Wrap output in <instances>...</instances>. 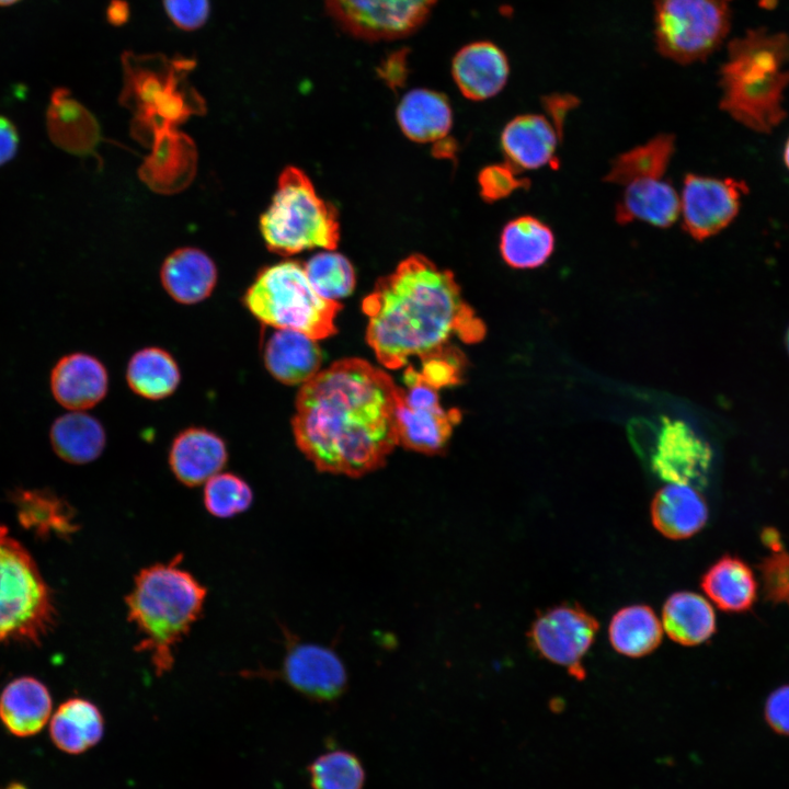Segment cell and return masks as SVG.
Wrapping results in <instances>:
<instances>
[{
    "label": "cell",
    "instance_id": "cell-1",
    "mask_svg": "<svg viewBox=\"0 0 789 789\" xmlns=\"http://www.w3.org/2000/svg\"><path fill=\"white\" fill-rule=\"evenodd\" d=\"M398 386L361 358L340 359L305 382L291 420L298 448L319 471L359 477L399 445Z\"/></svg>",
    "mask_w": 789,
    "mask_h": 789
},
{
    "label": "cell",
    "instance_id": "cell-2",
    "mask_svg": "<svg viewBox=\"0 0 789 789\" xmlns=\"http://www.w3.org/2000/svg\"><path fill=\"white\" fill-rule=\"evenodd\" d=\"M367 343L387 368L412 356L422 362L453 350L454 338L480 342L485 325L466 302L454 274L421 254L401 261L379 278L362 304Z\"/></svg>",
    "mask_w": 789,
    "mask_h": 789
},
{
    "label": "cell",
    "instance_id": "cell-3",
    "mask_svg": "<svg viewBox=\"0 0 789 789\" xmlns=\"http://www.w3.org/2000/svg\"><path fill=\"white\" fill-rule=\"evenodd\" d=\"M183 556L142 568L125 597L128 620L140 638L136 650L149 656L158 676L170 672L175 649L204 609L207 588L180 564Z\"/></svg>",
    "mask_w": 789,
    "mask_h": 789
},
{
    "label": "cell",
    "instance_id": "cell-4",
    "mask_svg": "<svg viewBox=\"0 0 789 789\" xmlns=\"http://www.w3.org/2000/svg\"><path fill=\"white\" fill-rule=\"evenodd\" d=\"M720 69V107L734 121L770 133L786 117L789 85V35L755 28L734 38Z\"/></svg>",
    "mask_w": 789,
    "mask_h": 789
},
{
    "label": "cell",
    "instance_id": "cell-5",
    "mask_svg": "<svg viewBox=\"0 0 789 789\" xmlns=\"http://www.w3.org/2000/svg\"><path fill=\"white\" fill-rule=\"evenodd\" d=\"M260 229L270 251L285 256L315 248L334 250L340 239L336 210L296 167L285 168L279 175Z\"/></svg>",
    "mask_w": 789,
    "mask_h": 789
},
{
    "label": "cell",
    "instance_id": "cell-6",
    "mask_svg": "<svg viewBox=\"0 0 789 789\" xmlns=\"http://www.w3.org/2000/svg\"><path fill=\"white\" fill-rule=\"evenodd\" d=\"M244 306L262 323L301 332L315 340L336 332L342 306L313 289L304 265L284 261L263 268L243 297Z\"/></svg>",
    "mask_w": 789,
    "mask_h": 789
},
{
    "label": "cell",
    "instance_id": "cell-7",
    "mask_svg": "<svg viewBox=\"0 0 789 789\" xmlns=\"http://www.w3.org/2000/svg\"><path fill=\"white\" fill-rule=\"evenodd\" d=\"M55 619L50 590L35 561L8 536L0 542V642L37 643Z\"/></svg>",
    "mask_w": 789,
    "mask_h": 789
},
{
    "label": "cell",
    "instance_id": "cell-8",
    "mask_svg": "<svg viewBox=\"0 0 789 789\" xmlns=\"http://www.w3.org/2000/svg\"><path fill=\"white\" fill-rule=\"evenodd\" d=\"M731 0H656L654 34L658 50L678 64L705 60L725 39Z\"/></svg>",
    "mask_w": 789,
    "mask_h": 789
},
{
    "label": "cell",
    "instance_id": "cell-9",
    "mask_svg": "<svg viewBox=\"0 0 789 789\" xmlns=\"http://www.w3.org/2000/svg\"><path fill=\"white\" fill-rule=\"evenodd\" d=\"M403 385L398 386L397 395L399 445L427 455L442 453L460 421V412L443 409L439 389L411 366L404 370Z\"/></svg>",
    "mask_w": 789,
    "mask_h": 789
},
{
    "label": "cell",
    "instance_id": "cell-10",
    "mask_svg": "<svg viewBox=\"0 0 789 789\" xmlns=\"http://www.w3.org/2000/svg\"><path fill=\"white\" fill-rule=\"evenodd\" d=\"M437 0H324L331 18L364 41L400 39L418 31Z\"/></svg>",
    "mask_w": 789,
    "mask_h": 789
},
{
    "label": "cell",
    "instance_id": "cell-11",
    "mask_svg": "<svg viewBox=\"0 0 789 789\" xmlns=\"http://www.w3.org/2000/svg\"><path fill=\"white\" fill-rule=\"evenodd\" d=\"M598 627L595 617L582 606L564 604L538 615L528 638L541 656L567 667L581 679L584 676L582 659L591 648Z\"/></svg>",
    "mask_w": 789,
    "mask_h": 789
},
{
    "label": "cell",
    "instance_id": "cell-12",
    "mask_svg": "<svg viewBox=\"0 0 789 789\" xmlns=\"http://www.w3.org/2000/svg\"><path fill=\"white\" fill-rule=\"evenodd\" d=\"M745 193L744 181L686 174L679 195L683 229L697 241L718 235L736 217Z\"/></svg>",
    "mask_w": 789,
    "mask_h": 789
},
{
    "label": "cell",
    "instance_id": "cell-13",
    "mask_svg": "<svg viewBox=\"0 0 789 789\" xmlns=\"http://www.w3.org/2000/svg\"><path fill=\"white\" fill-rule=\"evenodd\" d=\"M650 445V466L670 483L704 488L712 460L709 445L681 420L663 416Z\"/></svg>",
    "mask_w": 789,
    "mask_h": 789
},
{
    "label": "cell",
    "instance_id": "cell-14",
    "mask_svg": "<svg viewBox=\"0 0 789 789\" xmlns=\"http://www.w3.org/2000/svg\"><path fill=\"white\" fill-rule=\"evenodd\" d=\"M279 675L297 691L324 700L339 696L347 682L346 667L340 655L312 642L290 643Z\"/></svg>",
    "mask_w": 789,
    "mask_h": 789
},
{
    "label": "cell",
    "instance_id": "cell-15",
    "mask_svg": "<svg viewBox=\"0 0 789 789\" xmlns=\"http://www.w3.org/2000/svg\"><path fill=\"white\" fill-rule=\"evenodd\" d=\"M562 134L545 114H522L511 119L501 134V147L518 171L554 167Z\"/></svg>",
    "mask_w": 789,
    "mask_h": 789
},
{
    "label": "cell",
    "instance_id": "cell-16",
    "mask_svg": "<svg viewBox=\"0 0 789 789\" xmlns=\"http://www.w3.org/2000/svg\"><path fill=\"white\" fill-rule=\"evenodd\" d=\"M621 187L615 205V220L619 225L642 221L664 229L679 218V194L665 176H640Z\"/></svg>",
    "mask_w": 789,
    "mask_h": 789
},
{
    "label": "cell",
    "instance_id": "cell-17",
    "mask_svg": "<svg viewBox=\"0 0 789 789\" xmlns=\"http://www.w3.org/2000/svg\"><path fill=\"white\" fill-rule=\"evenodd\" d=\"M107 388L106 368L90 354H68L56 363L50 374L52 393L68 410L94 407L106 396Z\"/></svg>",
    "mask_w": 789,
    "mask_h": 789
},
{
    "label": "cell",
    "instance_id": "cell-18",
    "mask_svg": "<svg viewBox=\"0 0 789 789\" xmlns=\"http://www.w3.org/2000/svg\"><path fill=\"white\" fill-rule=\"evenodd\" d=\"M451 73L460 92L473 101L496 95L506 84L510 65L504 52L487 41L461 47L451 62Z\"/></svg>",
    "mask_w": 789,
    "mask_h": 789
},
{
    "label": "cell",
    "instance_id": "cell-19",
    "mask_svg": "<svg viewBox=\"0 0 789 789\" xmlns=\"http://www.w3.org/2000/svg\"><path fill=\"white\" fill-rule=\"evenodd\" d=\"M227 458L222 438L203 427H190L179 433L169 451L172 472L187 487L201 485L219 473Z\"/></svg>",
    "mask_w": 789,
    "mask_h": 789
},
{
    "label": "cell",
    "instance_id": "cell-20",
    "mask_svg": "<svg viewBox=\"0 0 789 789\" xmlns=\"http://www.w3.org/2000/svg\"><path fill=\"white\" fill-rule=\"evenodd\" d=\"M263 362L279 382L304 385L320 371L322 352L317 340L301 332L276 329L265 343Z\"/></svg>",
    "mask_w": 789,
    "mask_h": 789
},
{
    "label": "cell",
    "instance_id": "cell-21",
    "mask_svg": "<svg viewBox=\"0 0 789 789\" xmlns=\"http://www.w3.org/2000/svg\"><path fill=\"white\" fill-rule=\"evenodd\" d=\"M52 711L49 690L32 676L14 678L0 695V721L19 737L39 733L50 720Z\"/></svg>",
    "mask_w": 789,
    "mask_h": 789
},
{
    "label": "cell",
    "instance_id": "cell-22",
    "mask_svg": "<svg viewBox=\"0 0 789 789\" xmlns=\"http://www.w3.org/2000/svg\"><path fill=\"white\" fill-rule=\"evenodd\" d=\"M651 519L665 537L684 539L697 534L705 526L708 506L698 488L670 483L654 495Z\"/></svg>",
    "mask_w": 789,
    "mask_h": 789
},
{
    "label": "cell",
    "instance_id": "cell-23",
    "mask_svg": "<svg viewBox=\"0 0 789 789\" xmlns=\"http://www.w3.org/2000/svg\"><path fill=\"white\" fill-rule=\"evenodd\" d=\"M160 277L165 291L175 301L192 305L211 294L217 283V268L205 252L181 248L165 259Z\"/></svg>",
    "mask_w": 789,
    "mask_h": 789
},
{
    "label": "cell",
    "instance_id": "cell-24",
    "mask_svg": "<svg viewBox=\"0 0 789 789\" xmlns=\"http://www.w3.org/2000/svg\"><path fill=\"white\" fill-rule=\"evenodd\" d=\"M700 585L706 595L727 613H745L757 599L755 574L737 556H722L702 574Z\"/></svg>",
    "mask_w": 789,
    "mask_h": 789
},
{
    "label": "cell",
    "instance_id": "cell-25",
    "mask_svg": "<svg viewBox=\"0 0 789 789\" xmlns=\"http://www.w3.org/2000/svg\"><path fill=\"white\" fill-rule=\"evenodd\" d=\"M556 237L549 225L536 216L523 215L510 220L500 235L503 261L516 270H534L551 258Z\"/></svg>",
    "mask_w": 789,
    "mask_h": 789
},
{
    "label": "cell",
    "instance_id": "cell-26",
    "mask_svg": "<svg viewBox=\"0 0 789 789\" xmlns=\"http://www.w3.org/2000/svg\"><path fill=\"white\" fill-rule=\"evenodd\" d=\"M104 733V719L92 701L73 697L64 701L49 720L54 745L68 754H81L96 745Z\"/></svg>",
    "mask_w": 789,
    "mask_h": 789
},
{
    "label": "cell",
    "instance_id": "cell-27",
    "mask_svg": "<svg viewBox=\"0 0 789 789\" xmlns=\"http://www.w3.org/2000/svg\"><path fill=\"white\" fill-rule=\"evenodd\" d=\"M397 119L411 140L437 141L451 127V110L445 95L427 89H414L400 101Z\"/></svg>",
    "mask_w": 789,
    "mask_h": 789
},
{
    "label": "cell",
    "instance_id": "cell-28",
    "mask_svg": "<svg viewBox=\"0 0 789 789\" xmlns=\"http://www.w3.org/2000/svg\"><path fill=\"white\" fill-rule=\"evenodd\" d=\"M49 438L57 456L72 465L95 460L106 443L105 431L99 420L81 411L57 418L50 427Z\"/></svg>",
    "mask_w": 789,
    "mask_h": 789
},
{
    "label": "cell",
    "instance_id": "cell-29",
    "mask_svg": "<svg viewBox=\"0 0 789 789\" xmlns=\"http://www.w3.org/2000/svg\"><path fill=\"white\" fill-rule=\"evenodd\" d=\"M46 128L52 141L69 152H87L94 144L95 124L65 88H57L50 94Z\"/></svg>",
    "mask_w": 789,
    "mask_h": 789
},
{
    "label": "cell",
    "instance_id": "cell-30",
    "mask_svg": "<svg viewBox=\"0 0 789 789\" xmlns=\"http://www.w3.org/2000/svg\"><path fill=\"white\" fill-rule=\"evenodd\" d=\"M662 627L673 641L698 645L714 633L716 616L712 606L699 594L677 592L663 606Z\"/></svg>",
    "mask_w": 789,
    "mask_h": 789
},
{
    "label": "cell",
    "instance_id": "cell-31",
    "mask_svg": "<svg viewBox=\"0 0 789 789\" xmlns=\"http://www.w3.org/2000/svg\"><path fill=\"white\" fill-rule=\"evenodd\" d=\"M126 379L137 395L160 400L171 396L181 379L173 356L161 347L150 346L136 352L128 362Z\"/></svg>",
    "mask_w": 789,
    "mask_h": 789
},
{
    "label": "cell",
    "instance_id": "cell-32",
    "mask_svg": "<svg viewBox=\"0 0 789 789\" xmlns=\"http://www.w3.org/2000/svg\"><path fill=\"white\" fill-rule=\"evenodd\" d=\"M663 628L655 613L645 605L627 606L611 618L608 634L613 648L630 658L644 656L662 640Z\"/></svg>",
    "mask_w": 789,
    "mask_h": 789
},
{
    "label": "cell",
    "instance_id": "cell-33",
    "mask_svg": "<svg viewBox=\"0 0 789 789\" xmlns=\"http://www.w3.org/2000/svg\"><path fill=\"white\" fill-rule=\"evenodd\" d=\"M675 153V137L659 134L613 159L604 181L622 186L640 176H665Z\"/></svg>",
    "mask_w": 789,
    "mask_h": 789
},
{
    "label": "cell",
    "instance_id": "cell-34",
    "mask_svg": "<svg viewBox=\"0 0 789 789\" xmlns=\"http://www.w3.org/2000/svg\"><path fill=\"white\" fill-rule=\"evenodd\" d=\"M12 501L20 522L36 531L68 536L78 529L70 505L48 490H16Z\"/></svg>",
    "mask_w": 789,
    "mask_h": 789
},
{
    "label": "cell",
    "instance_id": "cell-35",
    "mask_svg": "<svg viewBox=\"0 0 789 789\" xmlns=\"http://www.w3.org/2000/svg\"><path fill=\"white\" fill-rule=\"evenodd\" d=\"M304 268L313 289L325 299L336 301L354 290L356 279L351 262L333 250L311 256Z\"/></svg>",
    "mask_w": 789,
    "mask_h": 789
},
{
    "label": "cell",
    "instance_id": "cell-36",
    "mask_svg": "<svg viewBox=\"0 0 789 789\" xmlns=\"http://www.w3.org/2000/svg\"><path fill=\"white\" fill-rule=\"evenodd\" d=\"M204 505L215 517L229 518L247 511L253 501L250 485L240 477L224 472L205 482Z\"/></svg>",
    "mask_w": 789,
    "mask_h": 789
},
{
    "label": "cell",
    "instance_id": "cell-37",
    "mask_svg": "<svg viewBox=\"0 0 789 789\" xmlns=\"http://www.w3.org/2000/svg\"><path fill=\"white\" fill-rule=\"evenodd\" d=\"M309 773L313 789H362L365 779L359 761L345 751L321 755Z\"/></svg>",
    "mask_w": 789,
    "mask_h": 789
},
{
    "label": "cell",
    "instance_id": "cell-38",
    "mask_svg": "<svg viewBox=\"0 0 789 789\" xmlns=\"http://www.w3.org/2000/svg\"><path fill=\"white\" fill-rule=\"evenodd\" d=\"M763 541L771 551L757 565L764 596L773 605L789 606V552L782 547L777 531L765 535Z\"/></svg>",
    "mask_w": 789,
    "mask_h": 789
},
{
    "label": "cell",
    "instance_id": "cell-39",
    "mask_svg": "<svg viewBox=\"0 0 789 789\" xmlns=\"http://www.w3.org/2000/svg\"><path fill=\"white\" fill-rule=\"evenodd\" d=\"M508 162L485 167L479 175L480 192L488 202L510 196L517 190L527 188L530 182Z\"/></svg>",
    "mask_w": 789,
    "mask_h": 789
},
{
    "label": "cell",
    "instance_id": "cell-40",
    "mask_svg": "<svg viewBox=\"0 0 789 789\" xmlns=\"http://www.w3.org/2000/svg\"><path fill=\"white\" fill-rule=\"evenodd\" d=\"M169 19L184 31H195L208 20L209 0H162Z\"/></svg>",
    "mask_w": 789,
    "mask_h": 789
},
{
    "label": "cell",
    "instance_id": "cell-41",
    "mask_svg": "<svg viewBox=\"0 0 789 789\" xmlns=\"http://www.w3.org/2000/svg\"><path fill=\"white\" fill-rule=\"evenodd\" d=\"M460 362L454 348L443 355L426 359L421 370L422 376L436 388L455 385L459 379Z\"/></svg>",
    "mask_w": 789,
    "mask_h": 789
},
{
    "label": "cell",
    "instance_id": "cell-42",
    "mask_svg": "<svg viewBox=\"0 0 789 789\" xmlns=\"http://www.w3.org/2000/svg\"><path fill=\"white\" fill-rule=\"evenodd\" d=\"M764 716L776 733L789 736V685L780 686L769 694Z\"/></svg>",
    "mask_w": 789,
    "mask_h": 789
},
{
    "label": "cell",
    "instance_id": "cell-43",
    "mask_svg": "<svg viewBox=\"0 0 789 789\" xmlns=\"http://www.w3.org/2000/svg\"><path fill=\"white\" fill-rule=\"evenodd\" d=\"M545 114L562 134L565 118L570 111L578 104V100L571 95L554 94L545 96L542 100Z\"/></svg>",
    "mask_w": 789,
    "mask_h": 789
},
{
    "label": "cell",
    "instance_id": "cell-44",
    "mask_svg": "<svg viewBox=\"0 0 789 789\" xmlns=\"http://www.w3.org/2000/svg\"><path fill=\"white\" fill-rule=\"evenodd\" d=\"M20 137L15 124L0 115V167L12 160L19 149Z\"/></svg>",
    "mask_w": 789,
    "mask_h": 789
},
{
    "label": "cell",
    "instance_id": "cell-45",
    "mask_svg": "<svg viewBox=\"0 0 789 789\" xmlns=\"http://www.w3.org/2000/svg\"><path fill=\"white\" fill-rule=\"evenodd\" d=\"M129 18V7L125 0H112L106 9V19L112 25H122Z\"/></svg>",
    "mask_w": 789,
    "mask_h": 789
},
{
    "label": "cell",
    "instance_id": "cell-46",
    "mask_svg": "<svg viewBox=\"0 0 789 789\" xmlns=\"http://www.w3.org/2000/svg\"><path fill=\"white\" fill-rule=\"evenodd\" d=\"M784 161H785L786 167L789 170V137H788V139L785 144V148H784Z\"/></svg>",
    "mask_w": 789,
    "mask_h": 789
},
{
    "label": "cell",
    "instance_id": "cell-47",
    "mask_svg": "<svg viewBox=\"0 0 789 789\" xmlns=\"http://www.w3.org/2000/svg\"><path fill=\"white\" fill-rule=\"evenodd\" d=\"M8 537V528L3 525H0V542H2Z\"/></svg>",
    "mask_w": 789,
    "mask_h": 789
},
{
    "label": "cell",
    "instance_id": "cell-48",
    "mask_svg": "<svg viewBox=\"0 0 789 789\" xmlns=\"http://www.w3.org/2000/svg\"><path fill=\"white\" fill-rule=\"evenodd\" d=\"M18 1H20V0H0V5H1V7H7V5L14 4V3H16Z\"/></svg>",
    "mask_w": 789,
    "mask_h": 789
},
{
    "label": "cell",
    "instance_id": "cell-49",
    "mask_svg": "<svg viewBox=\"0 0 789 789\" xmlns=\"http://www.w3.org/2000/svg\"><path fill=\"white\" fill-rule=\"evenodd\" d=\"M7 789H26V788H24L20 784H12V785L8 786Z\"/></svg>",
    "mask_w": 789,
    "mask_h": 789
},
{
    "label": "cell",
    "instance_id": "cell-50",
    "mask_svg": "<svg viewBox=\"0 0 789 789\" xmlns=\"http://www.w3.org/2000/svg\"><path fill=\"white\" fill-rule=\"evenodd\" d=\"M787 345H788V350H789V330H788V333H787Z\"/></svg>",
    "mask_w": 789,
    "mask_h": 789
}]
</instances>
